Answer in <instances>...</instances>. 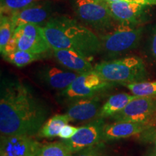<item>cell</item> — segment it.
I'll return each instance as SVG.
<instances>
[{"label": "cell", "instance_id": "5b68a950", "mask_svg": "<svg viewBox=\"0 0 156 156\" xmlns=\"http://www.w3.org/2000/svg\"><path fill=\"white\" fill-rule=\"evenodd\" d=\"M77 19L97 32H106L113 28L114 21L106 2L101 0H72Z\"/></svg>", "mask_w": 156, "mask_h": 156}, {"label": "cell", "instance_id": "83f0119b", "mask_svg": "<svg viewBox=\"0 0 156 156\" xmlns=\"http://www.w3.org/2000/svg\"><path fill=\"white\" fill-rule=\"evenodd\" d=\"M0 156H7V155H6L5 154H4V153H0Z\"/></svg>", "mask_w": 156, "mask_h": 156}, {"label": "cell", "instance_id": "277c9868", "mask_svg": "<svg viewBox=\"0 0 156 156\" xmlns=\"http://www.w3.org/2000/svg\"><path fill=\"white\" fill-rule=\"evenodd\" d=\"M143 32L142 25L119 24L112 31L99 36L101 52L113 58L134 49L139 45Z\"/></svg>", "mask_w": 156, "mask_h": 156}, {"label": "cell", "instance_id": "e0dca14e", "mask_svg": "<svg viewBox=\"0 0 156 156\" xmlns=\"http://www.w3.org/2000/svg\"><path fill=\"white\" fill-rule=\"evenodd\" d=\"M136 97L137 96L136 95L127 93H118L112 95L102 105L98 118L105 119L107 117H112L125 108L130 101Z\"/></svg>", "mask_w": 156, "mask_h": 156}, {"label": "cell", "instance_id": "44dd1931", "mask_svg": "<svg viewBox=\"0 0 156 156\" xmlns=\"http://www.w3.org/2000/svg\"><path fill=\"white\" fill-rule=\"evenodd\" d=\"M71 151L63 142L42 145L37 156H72Z\"/></svg>", "mask_w": 156, "mask_h": 156}, {"label": "cell", "instance_id": "8fae6325", "mask_svg": "<svg viewBox=\"0 0 156 156\" xmlns=\"http://www.w3.org/2000/svg\"><path fill=\"white\" fill-rule=\"evenodd\" d=\"M106 5L115 21L119 24L130 25H140L145 18L147 8L151 6L126 1L106 2Z\"/></svg>", "mask_w": 156, "mask_h": 156}, {"label": "cell", "instance_id": "4316f807", "mask_svg": "<svg viewBox=\"0 0 156 156\" xmlns=\"http://www.w3.org/2000/svg\"><path fill=\"white\" fill-rule=\"evenodd\" d=\"M101 1L106 2H118V1H126V2H130L144 4V5H147L151 6L156 5V0H101Z\"/></svg>", "mask_w": 156, "mask_h": 156}, {"label": "cell", "instance_id": "3957f363", "mask_svg": "<svg viewBox=\"0 0 156 156\" xmlns=\"http://www.w3.org/2000/svg\"><path fill=\"white\" fill-rule=\"evenodd\" d=\"M94 70L106 80L124 85L142 82L147 78L143 60L136 56L101 62L95 64Z\"/></svg>", "mask_w": 156, "mask_h": 156}, {"label": "cell", "instance_id": "7a4b0ae2", "mask_svg": "<svg viewBox=\"0 0 156 156\" xmlns=\"http://www.w3.org/2000/svg\"><path fill=\"white\" fill-rule=\"evenodd\" d=\"M42 29L51 49L73 50L89 59L101 53L99 36L71 17H52Z\"/></svg>", "mask_w": 156, "mask_h": 156}, {"label": "cell", "instance_id": "ba28073f", "mask_svg": "<svg viewBox=\"0 0 156 156\" xmlns=\"http://www.w3.org/2000/svg\"><path fill=\"white\" fill-rule=\"evenodd\" d=\"M13 36L17 42V48L30 53L44 54L51 48L45 38L42 26L25 24L15 29Z\"/></svg>", "mask_w": 156, "mask_h": 156}, {"label": "cell", "instance_id": "5bb4252c", "mask_svg": "<svg viewBox=\"0 0 156 156\" xmlns=\"http://www.w3.org/2000/svg\"><path fill=\"white\" fill-rule=\"evenodd\" d=\"M101 98L97 95L71 101L65 114L73 122H85L98 116L101 108Z\"/></svg>", "mask_w": 156, "mask_h": 156}, {"label": "cell", "instance_id": "52a82bcc", "mask_svg": "<svg viewBox=\"0 0 156 156\" xmlns=\"http://www.w3.org/2000/svg\"><path fill=\"white\" fill-rule=\"evenodd\" d=\"M156 114V97H136L111 118L116 122L148 124Z\"/></svg>", "mask_w": 156, "mask_h": 156}, {"label": "cell", "instance_id": "9a60e30c", "mask_svg": "<svg viewBox=\"0 0 156 156\" xmlns=\"http://www.w3.org/2000/svg\"><path fill=\"white\" fill-rule=\"evenodd\" d=\"M54 58L60 65L75 73L83 74L94 70L88 58L69 49H52Z\"/></svg>", "mask_w": 156, "mask_h": 156}, {"label": "cell", "instance_id": "7402d4cb", "mask_svg": "<svg viewBox=\"0 0 156 156\" xmlns=\"http://www.w3.org/2000/svg\"><path fill=\"white\" fill-rule=\"evenodd\" d=\"M41 0H1L0 10L1 15H10L28 6Z\"/></svg>", "mask_w": 156, "mask_h": 156}, {"label": "cell", "instance_id": "ffe728a7", "mask_svg": "<svg viewBox=\"0 0 156 156\" xmlns=\"http://www.w3.org/2000/svg\"><path fill=\"white\" fill-rule=\"evenodd\" d=\"M132 93L138 97H156V80L139 82L124 85Z\"/></svg>", "mask_w": 156, "mask_h": 156}, {"label": "cell", "instance_id": "603a6c76", "mask_svg": "<svg viewBox=\"0 0 156 156\" xmlns=\"http://www.w3.org/2000/svg\"><path fill=\"white\" fill-rule=\"evenodd\" d=\"M13 34L12 24L10 17L6 15H0V51L5 50V46Z\"/></svg>", "mask_w": 156, "mask_h": 156}, {"label": "cell", "instance_id": "d4e9b609", "mask_svg": "<svg viewBox=\"0 0 156 156\" xmlns=\"http://www.w3.org/2000/svg\"><path fill=\"white\" fill-rule=\"evenodd\" d=\"M149 52L151 57L156 62V25L153 28L149 44Z\"/></svg>", "mask_w": 156, "mask_h": 156}, {"label": "cell", "instance_id": "6da1fadb", "mask_svg": "<svg viewBox=\"0 0 156 156\" xmlns=\"http://www.w3.org/2000/svg\"><path fill=\"white\" fill-rule=\"evenodd\" d=\"M46 106L30 88L18 80L4 79L0 90L1 136H32L44 125Z\"/></svg>", "mask_w": 156, "mask_h": 156}, {"label": "cell", "instance_id": "7c38bea8", "mask_svg": "<svg viewBox=\"0 0 156 156\" xmlns=\"http://www.w3.org/2000/svg\"><path fill=\"white\" fill-rule=\"evenodd\" d=\"M41 146L27 134L1 136L0 153L7 156H37Z\"/></svg>", "mask_w": 156, "mask_h": 156}, {"label": "cell", "instance_id": "ac0fdd59", "mask_svg": "<svg viewBox=\"0 0 156 156\" xmlns=\"http://www.w3.org/2000/svg\"><path fill=\"white\" fill-rule=\"evenodd\" d=\"M69 122V118L66 114L54 115L44 123L38 131V136L46 138L57 136L62 129L68 124Z\"/></svg>", "mask_w": 156, "mask_h": 156}, {"label": "cell", "instance_id": "30bf717a", "mask_svg": "<svg viewBox=\"0 0 156 156\" xmlns=\"http://www.w3.org/2000/svg\"><path fill=\"white\" fill-rule=\"evenodd\" d=\"M53 7L49 1H41L32 4L10 16L13 33L19 26L25 24H34L43 26L51 18Z\"/></svg>", "mask_w": 156, "mask_h": 156}, {"label": "cell", "instance_id": "9c48e42d", "mask_svg": "<svg viewBox=\"0 0 156 156\" xmlns=\"http://www.w3.org/2000/svg\"><path fill=\"white\" fill-rule=\"evenodd\" d=\"M104 125L103 119L98 118L85 125L78 127L77 131L71 138L63 140L62 142L73 153L93 147L102 140Z\"/></svg>", "mask_w": 156, "mask_h": 156}, {"label": "cell", "instance_id": "f1b7e54d", "mask_svg": "<svg viewBox=\"0 0 156 156\" xmlns=\"http://www.w3.org/2000/svg\"><path fill=\"white\" fill-rule=\"evenodd\" d=\"M155 149H156V140H155Z\"/></svg>", "mask_w": 156, "mask_h": 156}, {"label": "cell", "instance_id": "d6986e66", "mask_svg": "<svg viewBox=\"0 0 156 156\" xmlns=\"http://www.w3.org/2000/svg\"><path fill=\"white\" fill-rule=\"evenodd\" d=\"M44 57V54L30 53L20 49H17L12 53L3 56L6 61L14 64L16 67H23L28 65L32 62L38 61Z\"/></svg>", "mask_w": 156, "mask_h": 156}, {"label": "cell", "instance_id": "8992f818", "mask_svg": "<svg viewBox=\"0 0 156 156\" xmlns=\"http://www.w3.org/2000/svg\"><path fill=\"white\" fill-rule=\"evenodd\" d=\"M114 83L106 80L95 70L80 74L70 85L62 90V97L71 101L97 95L112 87Z\"/></svg>", "mask_w": 156, "mask_h": 156}, {"label": "cell", "instance_id": "cb8c5ba5", "mask_svg": "<svg viewBox=\"0 0 156 156\" xmlns=\"http://www.w3.org/2000/svg\"><path fill=\"white\" fill-rule=\"evenodd\" d=\"M77 129L78 127L67 124L62 129V130L59 132V134H58V136L62 140H68L71 138L76 133Z\"/></svg>", "mask_w": 156, "mask_h": 156}, {"label": "cell", "instance_id": "2e32d148", "mask_svg": "<svg viewBox=\"0 0 156 156\" xmlns=\"http://www.w3.org/2000/svg\"><path fill=\"white\" fill-rule=\"evenodd\" d=\"M147 129V124L130 122H116L105 124L103 130L102 140L114 141L136 135Z\"/></svg>", "mask_w": 156, "mask_h": 156}, {"label": "cell", "instance_id": "484cf974", "mask_svg": "<svg viewBox=\"0 0 156 156\" xmlns=\"http://www.w3.org/2000/svg\"><path fill=\"white\" fill-rule=\"evenodd\" d=\"M76 156H104L103 154L97 148L90 147L83 150L78 155Z\"/></svg>", "mask_w": 156, "mask_h": 156}, {"label": "cell", "instance_id": "4fadbf2b", "mask_svg": "<svg viewBox=\"0 0 156 156\" xmlns=\"http://www.w3.org/2000/svg\"><path fill=\"white\" fill-rule=\"evenodd\" d=\"M80 75L64 67L47 65L38 70L37 77L50 88L63 90L69 87Z\"/></svg>", "mask_w": 156, "mask_h": 156}]
</instances>
